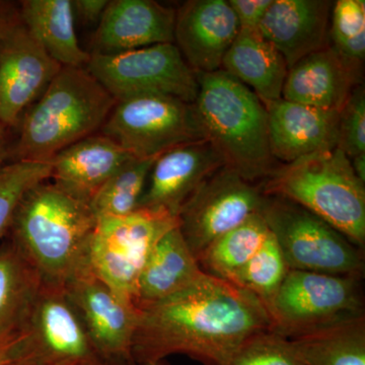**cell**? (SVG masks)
Instances as JSON below:
<instances>
[{"label": "cell", "mask_w": 365, "mask_h": 365, "mask_svg": "<svg viewBox=\"0 0 365 365\" xmlns=\"http://www.w3.org/2000/svg\"><path fill=\"white\" fill-rule=\"evenodd\" d=\"M137 307L131 350L135 365L176 353L206 365H228L245 342L272 330L260 299L206 273L177 294Z\"/></svg>", "instance_id": "6da1fadb"}, {"label": "cell", "mask_w": 365, "mask_h": 365, "mask_svg": "<svg viewBox=\"0 0 365 365\" xmlns=\"http://www.w3.org/2000/svg\"><path fill=\"white\" fill-rule=\"evenodd\" d=\"M96 225L90 204L47 180L21 199L7 235L39 275L43 287L64 289L91 270Z\"/></svg>", "instance_id": "7a4b0ae2"}, {"label": "cell", "mask_w": 365, "mask_h": 365, "mask_svg": "<svg viewBox=\"0 0 365 365\" xmlns=\"http://www.w3.org/2000/svg\"><path fill=\"white\" fill-rule=\"evenodd\" d=\"M197 78L193 106L205 139L220 151L225 167L242 179L255 184L265 180L276 167L264 103L222 69L197 74Z\"/></svg>", "instance_id": "3957f363"}, {"label": "cell", "mask_w": 365, "mask_h": 365, "mask_svg": "<svg viewBox=\"0 0 365 365\" xmlns=\"http://www.w3.org/2000/svg\"><path fill=\"white\" fill-rule=\"evenodd\" d=\"M116 103L86 68L62 67L21 117L11 155L14 162L49 163L59 151L101 130Z\"/></svg>", "instance_id": "277c9868"}, {"label": "cell", "mask_w": 365, "mask_h": 365, "mask_svg": "<svg viewBox=\"0 0 365 365\" xmlns=\"http://www.w3.org/2000/svg\"><path fill=\"white\" fill-rule=\"evenodd\" d=\"M261 185L265 195L299 204L345 235L357 248L365 242V182L339 148L276 167Z\"/></svg>", "instance_id": "5b68a950"}, {"label": "cell", "mask_w": 365, "mask_h": 365, "mask_svg": "<svg viewBox=\"0 0 365 365\" xmlns=\"http://www.w3.org/2000/svg\"><path fill=\"white\" fill-rule=\"evenodd\" d=\"M260 215L289 270L361 276L360 249L306 208L282 197L264 194Z\"/></svg>", "instance_id": "8992f818"}, {"label": "cell", "mask_w": 365, "mask_h": 365, "mask_svg": "<svg viewBox=\"0 0 365 365\" xmlns=\"http://www.w3.org/2000/svg\"><path fill=\"white\" fill-rule=\"evenodd\" d=\"M360 276L289 270L266 304L272 331L299 337L364 317Z\"/></svg>", "instance_id": "52a82bcc"}, {"label": "cell", "mask_w": 365, "mask_h": 365, "mask_svg": "<svg viewBox=\"0 0 365 365\" xmlns=\"http://www.w3.org/2000/svg\"><path fill=\"white\" fill-rule=\"evenodd\" d=\"M116 102L158 95L193 104L198 78L174 43L115 53L95 54L86 66Z\"/></svg>", "instance_id": "ba28073f"}, {"label": "cell", "mask_w": 365, "mask_h": 365, "mask_svg": "<svg viewBox=\"0 0 365 365\" xmlns=\"http://www.w3.org/2000/svg\"><path fill=\"white\" fill-rule=\"evenodd\" d=\"M101 134L135 158H158L182 144L205 139L193 104L158 95L117 102Z\"/></svg>", "instance_id": "9c48e42d"}, {"label": "cell", "mask_w": 365, "mask_h": 365, "mask_svg": "<svg viewBox=\"0 0 365 365\" xmlns=\"http://www.w3.org/2000/svg\"><path fill=\"white\" fill-rule=\"evenodd\" d=\"M177 218L138 209L98 220L91 237V269L125 302L135 304L137 282L155 245Z\"/></svg>", "instance_id": "30bf717a"}, {"label": "cell", "mask_w": 365, "mask_h": 365, "mask_svg": "<svg viewBox=\"0 0 365 365\" xmlns=\"http://www.w3.org/2000/svg\"><path fill=\"white\" fill-rule=\"evenodd\" d=\"M263 198L261 185L246 181L230 168L213 173L177 215L178 227L192 254L198 259L218 237L260 213Z\"/></svg>", "instance_id": "8fae6325"}, {"label": "cell", "mask_w": 365, "mask_h": 365, "mask_svg": "<svg viewBox=\"0 0 365 365\" xmlns=\"http://www.w3.org/2000/svg\"><path fill=\"white\" fill-rule=\"evenodd\" d=\"M64 292L83 322L98 356L134 364L131 350L138 307L115 294L91 269L72 279Z\"/></svg>", "instance_id": "7c38bea8"}, {"label": "cell", "mask_w": 365, "mask_h": 365, "mask_svg": "<svg viewBox=\"0 0 365 365\" xmlns=\"http://www.w3.org/2000/svg\"><path fill=\"white\" fill-rule=\"evenodd\" d=\"M61 69L21 20L16 24L0 41V123L18 126Z\"/></svg>", "instance_id": "4fadbf2b"}, {"label": "cell", "mask_w": 365, "mask_h": 365, "mask_svg": "<svg viewBox=\"0 0 365 365\" xmlns=\"http://www.w3.org/2000/svg\"><path fill=\"white\" fill-rule=\"evenodd\" d=\"M25 330L33 359L40 364L83 365L98 359L83 322L61 288H41Z\"/></svg>", "instance_id": "5bb4252c"}, {"label": "cell", "mask_w": 365, "mask_h": 365, "mask_svg": "<svg viewBox=\"0 0 365 365\" xmlns=\"http://www.w3.org/2000/svg\"><path fill=\"white\" fill-rule=\"evenodd\" d=\"M225 165L222 155L207 139L165 151L151 168L138 209L177 218L195 190Z\"/></svg>", "instance_id": "9a60e30c"}, {"label": "cell", "mask_w": 365, "mask_h": 365, "mask_svg": "<svg viewBox=\"0 0 365 365\" xmlns=\"http://www.w3.org/2000/svg\"><path fill=\"white\" fill-rule=\"evenodd\" d=\"M240 28L227 0H189L176 11L175 45L196 74L222 69Z\"/></svg>", "instance_id": "2e32d148"}, {"label": "cell", "mask_w": 365, "mask_h": 365, "mask_svg": "<svg viewBox=\"0 0 365 365\" xmlns=\"http://www.w3.org/2000/svg\"><path fill=\"white\" fill-rule=\"evenodd\" d=\"M176 11L153 0H109L93 35L95 54L175 44Z\"/></svg>", "instance_id": "e0dca14e"}, {"label": "cell", "mask_w": 365, "mask_h": 365, "mask_svg": "<svg viewBox=\"0 0 365 365\" xmlns=\"http://www.w3.org/2000/svg\"><path fill=\"white\" fill-rule=\"evenodd\" d=\"M265 105L269 145L274 160L289 163L337 148L340 111L274 101Z\"/></svg>", "instance_id": "ac0fdd59"}, {"label": "cell", "mask_w": 365, "mask_h": 365, "mask_svg": "<svg viewBox=\"0 0 365 365\" xmlns=\"http://www.w3.org/2000/svg\"><path fill=\"white\" fill-rule=\"evenodd\" d=\"M333 1L273 0L259 32L281 53L288 68L329 46Z\"/></svg>", "instance_id": "d6986e66"}, {"label": "cell", "mask_w": 365, "mask_h": 365, "mask_svg": "<svg viewBox=\"0 0 365 365\" xmlns=\"http://www.w3.org/2000/svg\"><path fill=\"white\" fill-rule=\"evenodd\" d=\"M132 158L109 137L93 134L51 158L50 179L67 193L90 204L103 185Z\"/></svg>", "instance_id": "ffe728a7"}, {"label": "cell", "mask_w": 365, "mask_h": 365, "mask_svg": "<svg viewBox=\"0 0 365 365\" xmlns=\"http://www.w3.org/2000/svg\"><path fill=\"white\" fill-rule=\"evenodd\" d=\"M364 85L330 47L312 53L288 68L283 100L340 111L355 86Z\"/></svg>", "instance_id": "44dd1931"}, {"label": "cell", "mask_w": 365, "mask_h": 365, "mask_svg": "<svg viewBox=\"0 0 365 365\" xmlns=\"http://www.w3.org/2000/svg\"><path fill=\"white\" fill-rule=\"evenodd\" d=\"M222 71L268 104L282 97L288 66L284 57L258 29H241L222 60Z\"/></svg>", "instance_id": "7402d4cb"}, {"label": "cell", "mask_w": 365, "mask_h": 365, "mask_svg": "<svg viewBox=\"0 0 365 365\" xmlns=\"http://www.w3.org/2000/svg\"><path fill=\"white\" fill-rule=\"evenodd\" d=\"M20 19L31 36L62 67L83 68L91 58L76 33L71 0H23Z\"/></svg>", "instance_id": "603a6c76"}, {"label": "cell", "mask_w": 365, "mask_h": 365, "mask_svg": "<svg viewBox=\"0 0 365 365\" xmlns=\"http://www.w3.org/2000/svg\"><path fill=\"white\" fill-rule=\"evenodd\" d=\"M203 273L177 225L160 237L141 271L136 307L177 294Z\"/></svg>", "instance_id": "cb8c5ba5"}, {"label": "cell", "mask_w": 365, "mask_h": 365, "mask_svg": "<svg viewBox=\"0 0 365 365\" xmlns=\"http://www.w3.org/2000/svg\"><path fill=\"white\" fill-rule=\"evenodd\" d=\"M42 282L9 240L0 246V339L21 332Z\"/></svg>", "instance_id": "d4e9b609"}, {"label": "cell", "mask_w": 365, "mask_h": 365, "mask_svg": "<svg viewBox=\"0 0 365 365\" xmlns=\"http://www.w3.org/2000/svg\"><path fill=\"white\" fill-rule=\"evenodd\" d=\"M288 339L304 365H365L364 316Z\"/></svg>", "instance_id": "484cf974"}, {"label": "cell", "mask_w": 365, "mask_h": 365, "mask_svg": "<svg viewBox=\"0 0 365 365\" xmlns=\"http://www.w3.org/2000/svg\"><path fill=\"white\" fill-rule=\"evenodd\" d=\"M270 230L260 213L218 237L200 256L201 270L232 282L247 263L261 249Z\"/></svg>", "instance_id": "4316f807"}, {"label": "cell", "mask_w": 365, "mask_h": 365, "mask_svg": "<svg viewBox=\"0 0 365 365\" xmlns=\"http://www.w3.org/2000/svg\"><path fill=\"white\" fill-rule=\"evenodd\" d=\"M158 158H132L103 185L90 202L97 222L138 210L151 168Z\"/></svg>", "instance_id": "83f0119b"}, {"label": "cell", "mask_w": 365, "mask_h": 365, "mask_svg": "<svg viewBox=\"0 0 365 365\" xmlns=\"http://www.w3.org/2000/svg\"><path fill=\"white\" fill-rule=\"evenodd\" d=\"M329 47L364 81L365 61L364 0L333 1Z\"/></svg>", "instance_id": "f1b7e54d"}, {"label": "cell", "mask_w": 365, "mask_h": 365, "mask_svg": "<svg viewBox=\"0 0 365 365\" xmlns=\"http://www.w3.org/2000/svg\"><path fill=\"white\" fill-rule=\"evenodd\" d=\"M288 271L279 245L270 232L261 249L230 283L256 295L266 307L279 289Z\"/></svg>", "instance_id": "f546056e"}, {"label": "cell", "mask_w": 365, "mask_h": 365, "mask_svg": "<svg viewBox=\"0 0 365 365\" xmlns=\"http://www.w3.org/2000/svg\"><path fill=\"white\" fill-rule=\"evenodd\" d=\"M49 163L16 160L0 167V239L9 232L21 199L35 185L50 180Z\"/></svg>", "instance_id": "4dcf8cb0"}, {"label": "cell", "mask_w": 365, "mask_h": 365, "mask_svg": "<svg viewBox=\"0 0 365 365\" xmlns=\"http://www.w3.org/2000/svg\"><path fill=\"white\" fill-rule=\"evenodd\" d=\"M228 365H304L292 340L274 331L245 342Z\"/></svg>", "instance_id": "1f68e13d"}, {"label": "cell", "mask_w": 365, "mask_h": 365, "mask_svg": "<svg viewBox=\"0 0 365 365\" xmlns=\"http://www.w3.org/2000/svg\"><path fill=\"white\" fill-rule=\"evenodd\" d=\"M337 148L349 160L365 153L364 85L353 88L340 110Z\"/></svg>", "instance_id": "d6a6232c"}, {"label": "cell", "mask_w": 365, "mask_h": 365, "mask_svg": "<svg viewBox=\"0 0 365 365\" xmlns=\"http://www.w3.org/2000/svg\"><path fill=\"white\" fill-rule=\"evenodd\" d=\"M25 360H35L25 329L0 339V365H16Z\"/></svg>", "instance_id": "836d02e7"}, {"label": "cell", "mask_w": 365, "mask_h": 365, "mask_svg": "<svg viewBox=\"0 0 365 365\" xmlns=\"http://www.w3.org/2000/svg\"><path fill=\"white\" fill-rule=\"evenodd\" d=\"M240 28L256 30L273 0H227Z\"/></svg>", "instance_id": "e575fe53"}, {"label": "cell", "mask_w": 365, "mask_h": 365, "mask_svg": "<svg viewBox=\"0 0 365 365\" xmlns=\"http://www.w3.org/2000/svg\"><path fill=\"white\" fill-rule=\"evenodd\" d=\"M74 16L85 25H96L102 20L109 0H71Z\"/></svg>", "instance_id": "d590c367"}, {"label": "cell", "mask_w": 365, "mask_h": 365, "mask_svg": "<svg viewBox=\"0 0 365 365\" xmlns=\"http://www.w3.org/2000/svg\"><path fill=\"white\" fill-rule=\"evenodd\" d=\"M20 20L19 4L0 0V41Z\"/></svg>", "instance_id": "8d00e7d4"}, {"label": "cell", "mask_w": 365, "mask_h": 365, "mask_svg": "<svg viewBox=\"0 0 365 365\" xmlns=\"http://www.w3.org/2000/svg\"><path fill=\"white\" fill-rule=\"evenodd\" d=\"M6 127L0 123V167L6 163L7 158L11 155V148L7 143Z\"/></svg>", "instance_id": "74e56055"}, {"label": "cell", "mask_w": 365, "mask_h": 365, "mask_svg": "<svg viewBox=\"0 0 365 365\" xmlns=\"http://www.w3.org/2000/svg\"><path fill=\"white\" fill-rule=\"evenodd\" d=\"M350 163L356 176L360 181L365 182V153L357 157L350 158Z\"/></svg>", "instance_id": "f35d334b"}, {"label": "cell", "mask_w": 365, "mask_h": 365, "mask_svg": "<svg viewBox=\"0 0 365 365\" xmlns=\"http://www.w3.org/2000/svg\"><path fill=\"white\" fill-rule=\"evenodd\" d=\"M83 365H134V364H122V362L109 361V360L102 359H100V357H98V359L93 360V361L88 362V364H83Z\"/></svg>", "instance_id": "ab89813d"}, {"label": "cell", "mask_w": 365, "mask_h": 365, "mask_svg": "<svg viewBox=\"0 0 365 365\" xmlns=\"http://www.w3.org/2000/svg\"><path fill=\"white\" fill-rule=\"evenodd\" d=\"M16 365H44L41 364L39 362L35 361V360H25V361H21L20 364Z\"/></svg>", "instance_id": "60d3db41"}, {"label": "cell", "mask_w": 365, "mask_h": 365, "mask_svg": "<svg viewBox=\"0 0 365 365\" xmlns=\"http://www.w3.org/2000/svg\"><path fill=\"white\" fill-rule=\"evenodd\" d=\"M143 365H160V362H148V364H144Z\"/></svg>", "instance_id": "b9f144b4"}]
</instances>
